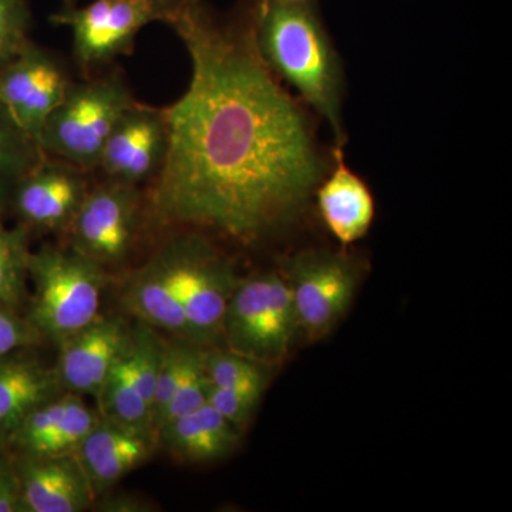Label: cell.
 <instances>
[{"instance_id": "obj_33", "label": "cell", "mask_w": 512, "mask_h": 512, "mask_svg": "<svg viewBox=\"0 0 512 512\" xmlns=\"http://www.w3.org/2000/svg\"><path fill=\"white\" fill-rule=\"evenodd\" d=\"M79 0H63L64 6H74L77 5Z\"/></svg>"}, {"instance_id": "obj_15", "label": "cell", "mask_w": 512, "mask_h": 512, "mask_svg": "<svg viewBox=\"0 0 512 512\" xmlns=\"http://www.w3.org/2000/svg\"><path fill=\"white\" fill-rule=\"evenodd\" d=\"M325 228L343 248L362 241L376 218L372 188L346 163L345 147L333 146L332 163L313 192Z\"/></svg>"}, {"instance_id": "obj_18", "label": "cell", "mask_w": 512, "mask_h": 512, "mask_svg": "<svg viewBox=\"0 0 512 512\" xmlns=\"http://www.w3.org/2000/svg\"><path fill=\"white\" fill-rule=\"evenodd\" d=\"M241 431L235 429L214 407L205 403L156 430L158 450L184 464H210L237 450Z\"/></svg>"}, {"instance_id": "obj_5", "label": "cell", "mask_w": 512, "mask_h": 512, "mask_svg": "<svg viewBox=\"0 0 512 512\" xmlns=\"http://www.w3.org/2000/svg\"><path fill=\"white\" fill-rule=\"evenodd\" d=\"M134 103L119 73L72 83L62 103L47 117L37 141L40 150L84 171L97 170L107 138Z\"/></svg>"}, {"instance_id": "obj_24", "label": "cell", "mask_w": 512, "mask_h": 512, "mask_svg": "<svg viewBox=\"0 0 512 512\" xmlns=\"http://www.w3.org/2000/svg\"><path fill=\"white\" fill-rule=\"evenodd\" d=\"M164 338L161 332L143 322L131 326V343L127 352V362L131 373L147 400L153 416L154 389H156L158 366Z\"/></svg>"}, {"instance_id": "obj_7", "label": "cell", "mask_w": 512, "mask_h": 512, "mask_svg": "<svg viewBox=\"0 0 512 512\" xmlns=\"http://www.w3.org/2000/svg\"><path fill=\"white\" fill-rule=\"evenodd\" d=\"M291 289L301 335L309 342L328 336L349 311L363 262L348 251L308 248L279 259Z\"/></svg>"}, {"instance_id": "obj_25", "label": "cell", "mask_w": 512, "mask_h": 512, "mask_svg": "<svg viewBox=\"0 0 512 512\" xmlns=\"http://www.w3.org/2000/svg\"><path fill=\"white\" fill-rule=\"evenodd\" d=\"M204 353L205 348L191 343L183 375H181L174 396L171 397L170 403L167 404L160 420L157 421L154 431L163 426L165 421L194 412L207 403L208 387L211 382L205 372Z\"/></svg>"}, {"instance_id": "obj_9", "label": "cell", "mask_w": 512, "mask_h": 512, "mask_svg": "<svg viewBox=\"0 0 512 512\" xmlns=\"http://www.w3.org/2000/svg\"><path fill=\"white\" fill-rule=\"evenodd\" d=\"M144 220L140 187L106 180L87 192L67 231L70 247L109 271L130 258Z\"/></svg>"}, {"instance_id": "obj_3", "label": "cell", "mask_w": 512, "mask_h": 512, "mask_svg": "<svg viewBox=\"0 0 512 512\" xmlns=\"http://www.w3.org/2000/svg\"><path fill=\"white\" fill-rule=\"evenodd\" d=\"M26 318L43 339L63 340L99 318L109 272L72 247L43 245L29 256Z\"/></svg>"}, {"instance_id": "obj_29", "label": "cell", "mask_w": 512, "mask_h": 512, "mask_svg": "<svg viewBox=\"0 0 512 512\" xmlns=\"http://www.w3.org/2000/svg\"><path fill=\"white\" fill-rule=\"evenodd\" d=\"M45 342L26 315L0 303V359L16 350L39 348Z\"/></svg>"}, {"instance_id": "obj_2", "label": "cell", "mask_w": 512, "mask_h": 512, "mask_svg": "<svg viewBox=\"0 0 512 512\" xmlns=\"http://www.w3.org/2000/svg\"><path fill=\"white\" fill-rule=\"evenodd\" d=\"M255 35L266 66L326 123L333 146L345 147V66L318 3L258 0Z\"/></svg>"}, {"instance_id": "obj_27", "label": "cell", "mask_w": 512, "mask_h": 512, "mask_svg": "<svg viewBox=\"0 0 512 512\" xmlns=\"http://www.w3.org/2000/svg\"><path fill=\"white\" fill-rule=\"evenodd\" d=\"M30 25L28 0H0V69L30 42Z\"/></svg>"}, {"instance_id": "obj_6", "label": "cell", "mask_w": 512, "mask_h": 512, "mask_svg": "<svg viewBox=\"0 0 512 512\" xmlns=\"http://www.w3.org/2000/svg\"><path fill=\"white\" fill-rule=\"evenodd\" d=\"M298 335L291 289L281 272L239 279L222 320L227 349L274 367L288 357Z\"/></svg>"}, {"instance_id": "obj_26", "label": "cell", "mask_w": 512, "mask_h": 512, "mask_svg": "<svg viewBox=\"0 0 512 512\" xmlns=\"http://www.w3.org/2000/svg\"><path fill=\"white\" fill-rule=\"evenodd\" d=\"M191 343L180 338H164L156 389H154L153 429H156L157 421L160 420L165 407L170 403L171 397L174 396L175 389H177L178 382H180L181 375H183L185 360H187Z\"/></svg>"}, {"instance_id": "obj_4", "label": "cell", "mask_w": 512, "mask_h": 512, "mask_svg": "<svg viewBox=\"0 0 512 512\" xmlns=\"http://www.w3.org/2000/svg\"><path fill=\"white\" fill-rule=\"evenodd\" d=\"M185 313L188 342L212 348L222 339V320L239 279L237 265L214 237L181 229L154 252Z\"/></svg>"}, {"instance_id": "obj_32", "label": "cell", "mask_w": 512, "mask_h": 512, "mask_svg": "<svg viewBox=\"0 0 512 512\" xmlns=\"http://www.w3.org/2000/svg\"><path fill=\"white\" fill-rule=\"evenodd\" d=\"M282 2H288V3H313V2H318V0H282Z\"/></svg>"}, {"instance_id": "obj_20", "label": "cell", "mask_w": 512, "mask_h": 512, "mask_svg": "<svg viewBox=\"0 0 512 512\" xmlns=\"http://www.w3.org/2000/svg\"><path fill=\"white\" fill-rule=\"evenodd\" d=\"M96 402L100 416L133 429L154 433L150 406L131 373L127 353L110 370Z\"/></svg>"}, {"instance_id": "obj_8", "label": "cell", "mask_w": 512, "mask_h": 512, "mask_svg": "<svg viewBox=\"0 0 512 512\" xmlns=\"http://www.w3.org/2000/svg\"><path fill=\"white\" fill-rule=\"evenodd\" d=\"M183 0H93L64 6L50 18L70 29L73 56L84 77L133 52L138 33L153 22H170Z\"/></svg>"}, {"instance_id": "obj_28", "label": "cell", "mask_w": 512, "mask_h": 512, "mask_svg": "<svg viewBox=\"0 0 512 512\" xmlns=\"http://www.w3.org/2000/svg\"><path fill=\"white\" fill-rule=\"evenodd\" d=\"M264 393L248 392V390L224 389L210 383L207 403L228 420L235 429L242 431L248 426L252 416L258 409Z\"/></svg>"}, {"instance_id": "obj_16", "label": "cell", "mask_w": 512, "mask_h": 512, "mask_svg": "<svg viewBox=\"0 0 512 512\" xmlns=\"http://www.w3.org/2000/svg\"><path fill=\"white\" fill-rule=\"evenodd\" d=\"M157 450L156 434L100 416L74 453L97 498L113 491L123 478L150 461Z\"/></svg>"}, {"instance_id": "obj_14", "label": "cell", "mask_w": 512, "mask_h": 512, "mask_svg": "<svg viewBox=\"0 0 512 512\" xmlns=\"http://www.w3.org/2000/svg\"><path fill=\"white\" fill-rule=\"evenodd\" d=\"M12 457L19 480V512L92 510L96 494L76 453Z\"/></svg>"}, {"instance_id": "obj_10", "label": "cell", "mask_w": 512, "mask_h": 512, "mask_svg": "<svg viewBox=\"0 0 512 512\" xmlns=\"http://www.w3.org/2000/svg\"><path fill=\"white\" fill-rule=\"evenodd\" d=\"M72 83L62 60L30 40L0 69V100L37 143Z\"/></svg>"}, {"instance_id": "obj_11", "label": "cell", "mask_w": 512, "mask_h": 512, "mask_svg": "<svg viewBox=\"0 0 512 512\" xmlns=\"http://www.w3.org/2000/svg\"><path fill=\"white\" fill-rule=\"evenodd\" d=\"M86 171L46 157L16 184L8 208L28 231L67 234L90 190Z\"/></svg>"}, {"instance_id": "obj_21", "label": "cell", "mask_w": 512, "mask_h": 512, "mask_svg": "<svg viewBox=\"0 0 512 512\" xmlns=\"http://www.w3.org/2000/svg\"><path fill=\"white\" fill-rule=\"evenodd\" d=\"M46 157L0 100V211L8 210L16 184Z\"/></svg>"}, {"instance_id": "obj_17", "label": "cell", "mask_w": 512, "mask_h": 512, "mask_svg": "<svg viewBox=\"0 0 512 512\" xmlns=\"http://www.w3.org/2000/svg\"><path fill=\"white\" fill-rule=\"evenodd\" d=\"M33 349L0 359V448L36 406L64 392L55 366H46Z\"/></svg>"}, {"instance_id": "obj_22", "label": "cell", "mask_w": 512, "mask_h": 512, "mask_svg": "<svg viewBox=\"0 0 512 512\" xmlns=\"http://www.w3.org/2000/svg\"><path fill=\"white\" fill-rule=\"evenodd\" d=\"M0 211V303L22 311L29 302V231L8 228Z\"/></svg>"}, {"instance_id": "obj_31", "label": "cell", "mask_w": 512, "mask_h": 512, "mask_svg": "<svg viewBox=\"0 0 512 512\" xmlns=\"http://www.w3.org/2000/svg\"><path fill=\"white\" fill-rule=\"evenodd\" d=\"M92 510L103 512H150L154 511L153 504L138 495L109 493L100 495L94 500Z\"/></svg>"}, {"instance_id": "obj_19", "label": "cell", "mask_w": 512, "mask_h": 512, "mask_svg": "<svg viewBox=\"0 0 512 512\" xmlns=\"http://www.w3.org/2000/svg\"><path fill=\"white\" fill-rule=\"evenodd\" d=\"M120 301L124 311L137 322L188 340L183 306L156 255L127 276Z\"/></svg>"}, {"instance_id": "obj_12", "label": "cell", "mask_w": 512, "mask_h": 512, "mask_svg": "<svg viewBox=\"0 0 512 512\" xmlns=\"http://www.w3.org/2000/svg\"><path fill=\"white\" fill-rule=\"evenodd\" d=\"M170 130L164 110L134 103L117 121L101 153L106 180L137 185L154 180L167 158Z\"/></svg>"}, {"instance_id": "obj_30", "label": "cell", "mask_w": 512, "mask_h": 512, "mask_svg": "<svg viewBox=\"0 0 512 512\" xmlns=\"http://www.w3.org/2000/svg\"><path fill=\"white\" fill-rule=\"evenodd\" d=\"M20 488L12 454L0 448V512H19Z\"/></svg>"}, {"instance_id": "obj_23", "label": "cell", "mask_w": 512, "mask_h": 512, "mask_svg": "<svg viewBox=\"0 0 512 512\" xmlns=\"http://www.w3.org/2000/svg\"><path fill=\"white\" fill-rule=\"evenodd\" d=\"M204 365L210 382L224 389L265 394L271 380V366L255 362L229 349L205 348Z\"/></svg>"}, {"instance_id": "obj_1", "label": "cell", "mask_w": 512, "mask_h": 512, "mask_svg": "<svg viewBox=\"0 0 512 512\" xmlns=\"http://www.w3.org/2000/svg\"><path fill=\"white\" fill-rule=\"evenodd\" d=\"M258 0L220 15L183 0L168 26L192 64L164 109L170 146L146 197V220L255 248L306 217L332 163L320 120L271 72L255 35Z\"/></svg>"}, {"instance_id": "obj_13", "label": "cell", "mask_w": 512, "mask_h": 512, "mask_svg": "<svg viewBox=\"0 0 512 512\" xmlns=\"http://www.w3.org/2000/svg\"><path fill=\"white\" fill-rule=\"evenodd\" d=\"M131 325L121 316H104L59 345L56 375L64 392L96 399L110 370L130 349Z\"/></svg>"}]
</instances>
